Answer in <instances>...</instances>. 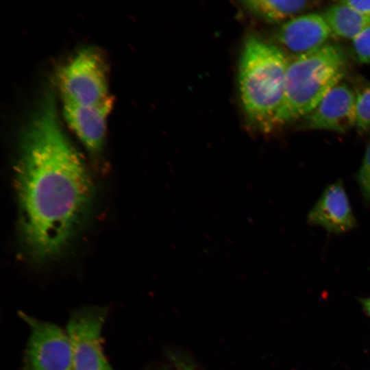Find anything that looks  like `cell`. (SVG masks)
<instances>
[{
	"mask_svg": "<svg viewBox=\"0 0 370 370\" xmlns=\"http://www.w3.org/2000/svg\"><path fill=\"white\" fill-rule=\"evenodd\" d=\"M108 77V65L101 51L95 47L79 49L58 74L63 103L95 106L108 100L111 97Z\"/></svg>",
	"mask_w": 370,
	"mask_h": 370,
	"instance_id": "obj_4",
	"label": "cell"
},
{
	"mask_svg": "<svg viewBox=\"0 0 370 370\" xmlns=\"http://www.w3.org/2000/svg\"><path fill=\"white\" fill-rule=\"evenodd\" d=\"M308 222L330 233L341 234L356 225V220L341 180L328 185L309 211Z\"/></svg>",
	"mask_w": 370,
	"mask_h": 370,
	"instance_id": "obj_9",
	"label": "cell"
},
{
	"mask_svg": "<svg viewBox=\"0 0 370 370\" xmlns=\"http://www.w3.org/2000/svg\"><path fill=\"white\" fill-rule=\"evenodd\" d=\"M167 356L175 370H195V367L190 357L180 351L170 350Z\"/></svg>",
	"mask_w": 370,
	"mask_h": 370,
	"instance_id": "obj_16",
	"label": "cell"
},
{
	"mask_svg": "<svg viewBox=\"0 0 370 370\" xmlns=\"http://www.w3.org/2000/svg\"><path fill=\"white\" fill-rule=\"evenodd\" d=\"M361 301L365 310L370 317V298L363 299Z\"/></svg>",
	"mask_w": 370,
	"mask_h": 370,
	"instance_id": "obj_18",
	"label": "cell"
},
{
	"mask_svg": "<svg viewBox=\"0 0 370 370\" xmlns=\"http://www.w3.org/2000/svg\"><path fill=\"white\" fill-rule=\"evenodd\" d=\"M356 180L363 199L370 204V140L367 146L362 164L356 174Z\"/></svg>",
	"mask_w": 370,
	"mask_h": 370,
	"instance_id": "obj_15",
	"label": "cell"
},
{
	"mask_svg": "<svg viewBox=\"0 0 370 370\" xmlns=\"http://www.w3.org/2000/svg\"><path fill=\"white\" fill-rule=\"evenodd\" d=\"M108 306H85L70 313L66 324L74 370H113L103 352V327Z\"/></svg>",
	"mask_w": 370,
	"mask_h": 370,
	"instance_id": "obj_5",
	"label": "cell"
},
{
	"mask_svg": "<svg viewBox=\"0 0 370 370\" xmlns=\"http://www.w3.org/2000/svg\"><path fill=\"white\" fill-rule=\"evenodd\" d=\"M289 58L278 46L258 36L250 35L245 40L238 89L248 120L260 131L269 132L276 127Z\"/></svg>",
	"mask_w": 370,
	"mask_h": 370,
	"instance_id": "obj_2",
	"label": "cell"
},
{
	"mask_svg": "<svg viewBox=\"0 0 370 370\" xmlns=\"http://www.w3.org/2000/svg\"><path fill=\"white\" fill-rule=\"evenodd\" d=\"M352 51L357 61L370 64V25L352 40Z\"/></svg>",
	"mask_w": 370,
	"mask_h": 370,
	"instance_id": "obj_14",
	"label": "cell"
},
{
	"mask_svg": "<svg viewBox=\"0 0 370 370\" xmlns=\"http://www.w3.org/2000/svg\"><path fill=\"white\" fill-rule=\"evenodd\" d=\"M112 105V97L95 106L63 103V115L68 125L86 147L94 153L102 149L108 116Z\"/></svg>",
	"mask_w": 370,
	"mask_h": 370,
	"instance_id": "obj_10",
	"label": "cell"
},
{
	"mask_svg": "<svg viewBox=\"0 0 370 370\" xmlns=\"http://www.w3.org/2000/svg\"><path fill=\"white\" fill-rule=\"evenodd\" d=\"M15 187L24 245L32 260L42 264L66 248L93 197L86 165L62 127L51 91L22 130Z\"/></svg>",
	"mask_w": 370,
	"mask_h": 370,
	"instance_id": "obj_1",
	"label": "cell"
},
{
	"mask_svg": "<svg viewBox=\"0 0 370 370\" xmlns=\"http://www.w3.org/2000/svg\"><path fill=\"white\" fill-rule=\"evenodd\" d=\"M342 1L360 12L361 14L370 18V1L343 0Z\"/></svg>",
	"mask_w": 370,
	"mask_h": 370,
	"instance_id": "obj_17",
	"label": "cell"
},
{
	"mask_svg": "<svg viewBox=\"0 0 370 370\" xmlns=\"http://www.w3.org/2000/svg\"><path fill=\"white\" fill-rule=\"evenodd\" d=\"M347 66L345 51L334 44L290 58L276 127L301 119L311 112L343 80Z\"/></svg>",
	"mask_w": 370,
	"mask_h": 370,
	"instance_id": "obj_3",
	"label": "cell"
},
{
	"mask_svg": "<svg viewBox=\"0 0 370 370\" xmlns=\"http://www.w3.org/2000/svg\"><path fill=\"white\" fill-rule=\"evenodd\" d=\"M332 36L323 14L310 12L282 23L275 33V39L282 50L297 56L328 45Z\"/></svg>",
	"mask_w": 370,
	"mask_h": 370,
	"instance_id": "obj_8",
	"label": "cell"
},
{
	"mask_svg": "<svg viewBox=\"0 0 370 370\" xmlns=\"http://www.w3.org/2000/svg\"><path fill=\"white\" fill-rule=\"evenodd\" d=\"M29 326V336L23 357V370H74L71 343L59 325L19 312Z\"/></svg>",
	"mask_w": 370,
	"mask_h": 370,
	"instance_id": "obj_6",
	"label": "cell"
},
{
	"mask_svg": "<svg viewBox=\"0 0 370 370\" xmlns=\"http://www.w3.org/2000/svg\"><path fill=\"white\" fill-rule=\"evenodd\" d=\"M355 93L356 125L361 132H370V82L362 77H355L353 86Z\"/></svg>",
	"mask_w": 370,
	"mask_h": 370,
	"instance_id": "obj_13",
	"label": "cell"
},
{
	"mask_svg": "<svg viewBox=\"0 0 370 370\" xmlns=\"http://www.w3.org/2000/svg\"><path fill=\"white\" fill-rule=\"evenodd\" d=\"M332 36L353 40L370 25V18L342 1L329 6L322 14Z\"/></svg>",
	"mask_w": 370,
	"mask_h": 370,
	"instance_id": "obj_11",
	"label": "cell"
},
{
	"mask_svg": "<svg viewBox=\"0 0 370 370\" xmlns=\"http://www.w3.org/2000/svg\"><path fill=\"white\" fill-rule=\"evenodd\" d=\"M302 128L345 133L356 125L355 93L343 80L332 87L303 119Z\"/></svg>",
	"mask_w": 370,
	"mask_h": 370,
	"instance_id": "obj_7",
	"label": "cell"
},
{
	"mask_svg": "<svg viewBox=\"0 0 370 370\" xmlns=\"http://www.w3.org/2000/svg\"><path fill=\"white\" fill-rule=\"evenodd\" d=\"M313 1L304 0H251L241 2L253 15L269 23H280L302 14L313 6Z\"/></svg>",
	"mask_w": 370,
	"mask_h": 370,
	"instance_id": "obj_12",
	"label": "cell"
}]
</instances>
